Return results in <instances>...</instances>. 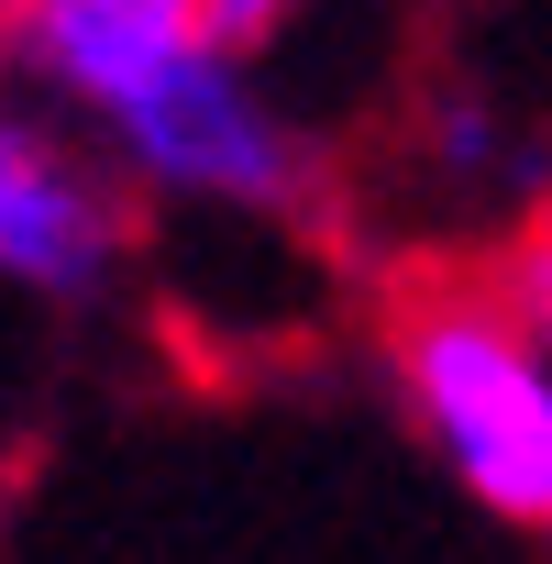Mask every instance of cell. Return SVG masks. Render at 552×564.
I'll return each instance as SVG.
<instances>
[{"instance_id": "6da1fadb", "label": "cell", "mask_w": 552, "mask_h": 564, "mask_svg": "<svg viewBox=\"0 0 552 564\" xmlns=\"http://www.w3.org/2000/svg\"><path fill=\"white\" fill-rule=\"evenodd\" d=\"M387 388L431 465L508 531H552V344L497 276H420L387 311Z\"/></svg>"}, {"instance_id": "7a4b0ae2", "label": "cell", "mask_w": 552, "mask_h": 564, "mask_svg": "<svg viewBox=\"0 0 552 564\" xmlns=\"http://www.w3.org/2000/svg\"><path fill=\"white\" fill-rule=\"evenodd\" d=\"M221 56L210 0H12V67L89 133H133L177 78Z\"/></svg>"}, {"instance_id": "3957f363", "label": "cell", "mask_w": 552, "mask_h": 564, "mask_svg": "<svg viewBox=\"0 0 552 564\" xmlns=\"http://www.w3.org/2000/svg\"><path fill=\"white\" fill-rule=\"evenodd\" d=\"M133 199L144 188L100 144L56 133L45 111L0 122V276L23 300H67V311L100 300L133 265Z\"/></svg>"}, {"instance_id": "277c9868", "label": "cell", "mask_w": 552, "mask_h": 564, "mask_svg": "<svg viewBox=\"0 0 552 564\" xmlns=\"http://www.w3.org/2000/svg\"><path fill=\"white\" fill-rule=\"evenodd\" d=\"M486 276L508 289V311H519V322L552 344V199H541V210H530V221L497 243V265H486Z\"/></svg>"}, {"instance_id": "5b68a950", "label": "cell", "mask_w": 552, "mask_h": 564, "mask_svg": "<svg viewBox=\"0 0 552 564\" xmlns=\"http://www.w3.org/2000/svg\"><path fill=\"white\" fill-rule=\"evenodd\" d=\"M321 0H210V23H221V45H243V56H265L288 23H310Z\"/></svg>"}]
</instances>
